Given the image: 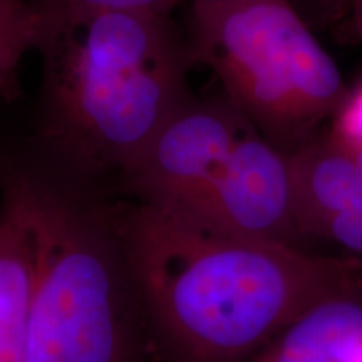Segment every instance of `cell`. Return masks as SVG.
<instances>
[{"label":"cell","mask_w":362,"mask_h":362,"mask_svg":"<svg viewBox=\"0 0 362 362\" xmlns=\"http://www.w3.org/2000/svg\"><path fill=\"white\" fill-rule=\"evenodd\" d=\"M136 202L272 242L297 233L288 153L220 94H193L121 176Z\"/></svg>","instance_id":"277c9868"},{"label":"cell","mask_w":362,"mask_h":362,"mask_svg":"<svg viewBox=\"0 0 362 362\" xmlns=\"http://www.w3.org/2000/svg\"><path fill=\"white\" fill-rule=\"evenodd\" d=\"M362 337V292L314 307L247 362H342Z\"/></svg>","instance_id":"52a82bcc"},{"label":"cell","mask_w":362,"mask_h":362,"mask_svg":"<svg viewBox=\"0 0 362 362\" xmlns=\"http://www.w3.org/2000/svg\"><path fill=\"white\" fill-rule=\"evenodd\" d=\"M339 141H341V139H339ZM341 143L346 146L347 151H349V155L352 156V160H354V165L357 171H359L361 180H362V143H344V141Z\"/></svg>","instance_id":"4fadbf2b"},{"label":"cell","mask_w":362,"mask_h":362,"mask_svg":"<svg viewBox=\"0 0 362 362\" xmlns=\"http://www.w3.org/2000/svg\"><path fill=\"white\" fill-rule=\"evenodd\" d=\"M33 288V242L17 216L0 206V362H27Z\"/></svg>","instance_id":"ba28073f"},{"label":"cell","mask_w":362,"mask_h":362,"mask_svg":"<svg viewBox=\"0 0 362 362\" xmlns=\"http://www.w3.org/2000/svg\"><path fill=\"white\" fill-rule=\"evenodd\" d=\"M33 4L40 13L111 8V11H138L171 16L176 7L188 4V0H33Z\"/></svg>","instance_id":"30bf717a"},{"label":"cell","mask_w":362,"mask_h":362,"mask_svg":"<svg viewBox=\"0 0 362 362\" xmlns=\"http://www.w3.org/2000/svg\"><path fill=\"white\" fill-rule=\"evenodd\" d=\"M297 225L302 237H320L337 214L362 198V180L346 146L317 133L288 151Z\"/></svg>","instance_id":"8992f818"},{"label":"cell","mask_w":362,"mask_h":362,"mask_svg":"<svg viewBox=\"0 0 362 362\" xmlns=\"http://www.w3.org/2000/svg\"><path fill=\"white\" fill-rule=\"evenodd\" d=\"M342 362H362V337L347 351Z\"/></svg>","instance_id":"5bb4252c"},{"label":"cell","mask_w":362,"mask_h":362,"mask_svg":"<svg viewBox=\"0 0 362 362\" xmlns=\"http://www.w3.org/2000/svg\"><path fill=\"white\" fill-rule=\"evenodd\" d=\"M40 16L35 139L78 175L121 178L194 94L183 27L138 11Z\"/></svg>","instance_id":"7a4b0ae2"},{"label":"cell","mask_w":362,"mask_h":362,"mask_svg":"<svg viewBox=\"0 0 362 362\" xmlns=\"http://www.w3.org/2000/svg\"><path fill=\"white\" fill-rule=\"evenodd\" d=\"M185 37L193 67L285 151L319 133L346 101L330 54L292 0H188Z\"/></svg>","instance_id":"5b68a950"},{"label":"cell","mask_w":362,"mask_h":362,"mask_svg":"<svg viewBox=\"0 0 362 362\" xmlns=\"http://www.w3.org/2000/svg\"><path fill=\"white\" fill-rule=\"evenodd\" d=\"M131 282L183 362H247L298 317L362 292V260L235 233L151 203L115 215Z\"/></svg>","instance_id":"6da1fadb"},{"label":"cell","mask_w":362,"mask_h":362,"mask_svg":"<svg viewBox=\"0 0 362 362\" xmlns=\"http://www.w3.org/2000/svg\"><path fill=\"white\" fill-rule=\"evenodd\" d=\"M320 237L336 240L351 252L362 255V198L334 216L324 226Z\"/></svg>","instance_id":"8fae6325"},{"label":"cell","mask_w":362,"mask_h":362,"mask_svg":"<svg viewBox=\"0 0 362 362\" xmlns=\"http://www.w3.org/2000/svg\"><path fill=\"white\" fill-rule=\"evenodd\" d=\"M0 206L17 216L33 242L27 362H133L115 215L6 149Z\"/></svg>","instance_id":"3957f363"},{"label":"cell","mask_w":362,"mask_h":362,"mask_svg":"<svg viewBox=\"0 0 362 362\" xmlns=\"http://www.w3.org/2000/svg\"><path fill=\"white\" fill-rule=\"evenodd\" d=\"M354 4V13H356V21H357V27L362 30V0H352Z\"/></svg>","instance_id":"9a60e30c"},{"label":"cell","mask_w":362,"mask_h":362,"mask_svg":"<svg viewBox=\"0 0 362 362\" xmlns=\"http://www.w3.org/2000/svg\"><path fill=\"white\" fill-rule=\"evenodd\" d=\"M40 29L42 16L33 0H0V103L21 99V66L37 47Z\"/></svg>","instance_id":"9c48e42d"},{"label":"cell","mask_w":362,"mask_h":362,"mask_svg":"<svg viewBox=\"0 0 362 362\" xmlns=\"http://www.w3.org/2000/svg\"><path fill=\"white\" fill-rule=\"evenodd\" d=\"M334 119L332 134L336 138L344 143H362V81L349 90Z\"/></svg>","instance_id":"7c38bea8"}]
</instances>
